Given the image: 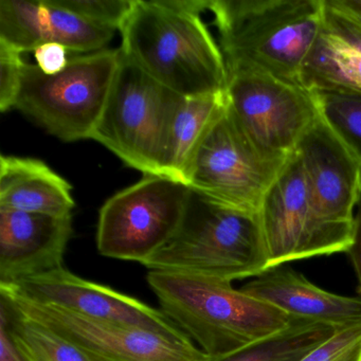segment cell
Instances as JSON below:
<instances>
[{
    "label": "cell",
    "mask_w": 361,
    "mask_h": 361,
    "mask_svg": "<svg viewBox=\"0 0 361 361\" xmlns=\"http://www.w3.org/2000/svg\"><path fill=\"white\" fill-rule=\"evenodd\" d=\"M208 0H135L120 29V50L166 90L183 97L225 94V59L200 16Z\"/></svg>",
    "instance_id": "1"
},
{
    "label": "cell",
    "mask_w": 361,
    "mask_h": 361,
    "mask_svg": "<svg viewBox=\"0 0 361 361\" xmlns=\"http://www.w3.org/2000/svg\"><path fill=\"white\" fill-rule=\"evenodd\" d=\"M227 71H261L299 84L320 35L324 0H208Z\"/></svg>",
    "instance_id": "2"
},
{
    "label": "cell",
    "mask_w": 361,
    "mask_h": 361,
    "mask_svg": "<svg viewBox=\"0 0 361 361\" xmlns=\"http://www.w3.org/2000/svg\"><path fill=\"white\" fill-rule=\"evenodd\" d=\"M147 281L162 312L213 359L265 339L293 319L228 281L157 270Z\"/></svg>",
    "instance_id": "3"
},
{
    "label": "cell",
    "mask_w": 361,
    "mask_h": 361,
    "mask_svg": "<svg viewBox=\"0 0 361 361\" xmlns=\"http://www.w3.org/2000/svg\"><path fill=\"white\" fill-rule=\"evenodd\" d=\"M143 266L231 283L257 278L269 269L259 212L221 204L190 188L178 230Z\"/></svg>",
    "instance_id": "4"
},
{
    "label": "cell",
    "mask_w": 361,
    "mask_h": 361,
    "mask_svg": "<svg viewBox=\"0 0 361 361\" xmlns=\"http://www.w3.org/2000/svg\"><path fill=\"white\" fill-rule=\"evenodd\" d=\"M120 60V48L79 54L52 75L27 63L14 109L65 142L92 139Z\"/></svg>",
    "instance_id": "5"
},
{
    "label": "cell",
    "mask_w": 361,
    "mask_h": 361,
    "mask_svg": "<svg viewBox=\"0 0 361 361\" xmlns=\"http://www.w3.org/2000/svg\"><path fill=\"white\" fill-rule=\"evenodd\" d=\"M121 51V50H120ZM177 94L122 54L92 140L145 176L160 174L171 109Z\"/></svg>",
    "instance_id": "6"
},
{
    "label": "cell",
    "mask_w": 361,
    "mask_h": 361,
    "mask_svg": "<svg viewBox=\"0 0 361 361\" xmlns=\"http://www.w3.org/2000/svg\"><path fill=\"white\" fill-rule=\"evenodd\" d=\"M190 187L149 175L109 197L99 212L97 247L103 257L145 264L183 221Z\"/></svg>",
    "instance_id": "7"
},
{
    "label": "cell",
    "mask_w": 361,
    "mask_h": 361,
    "mask_svg": "<svg viewBox=\"0 0 361 361\" xmlns=\"http://www.w3.org/2000/svg\"><path fill=\"white\" fill-rule=\"evenodd\" d=\"M287 159L261 151L245 134L227 103L196 151L187 185L215 202L259 212L265 194Z\"/></svg>",
    "instance_id": "8"
},
{
    "label": "cell",
    "mask_w": 361,
    "mask_h": 361,
    "mask_svg": "<svg viewBox=\"0 0 361 361\" xmlns=\"http://www.w3.org/2000/svg\"><path fill=\"white\" fill-rule=\"evenodd\" d=\"M270 268L288 262L346 252L353 223L323 216L312 202L295 152L289 156L259 209Z\"/></svg>",
    "instance_id": "9"
},
{
    "label": "cell",
    "mask_w": 361,
    "mask_h": 361,
    "mask_svg": "<svg viewBox=\"0 0 361 361\" xmlns=\"http://www.w3.org/2000/svg\"><path fill=\"white\" fill-rule=\"evenodd\" d=\"M228 107L261 151L287 158L320 118L314 94L261 71H229Z\"/></svg>",
    "instance_id": "10"
},
{
    "label": "cell",
    "mask_w": 361,
    "mask_h": 361,
    "mask_svg": "<svg viewBox=\"0 0 361 361\" xmlns=\"http://www.w3.org/2000/svg\"><path fill=\"white\" fill-rule=\"evenodd\" d=\"M8 305L30 320L66 338L90 361H213L193 341L140 327L86 318L0 289Z\"/></svg>",
    "instance_id": "11"
},
{
    "label": "cell",
    "mask_w": 361,
    "mask_h": 361,
    "mask_svg": "<svg viewBox=\"0 0 361 361\" xmlns=\"http://www.w3.org/2000/svg\"><path fill=\"white\" fill-rule=\"evenodd\" d=\"M0 289L37 303L54 305L86 318L140 327L192 341L161 310L111 287L80 278L64 266L45 274L0 284Z\"/></svg>",
    "instance_id": "12"
},
{
    "label": "cell",
    "mask_w": 361,
    "mask_h": 361,
    "mask_svg": "<svg viewBox=\"0 0 361 361\" xmlns=\"http://www.w3.org/2000/svg\"><path fill=\"white\" fill-rule=\"evenodd\" d=\"M293 152L319 212L331 221L352 224L361 200V166L348 145L320 116Z\"/></svg>",
    "instance_id": "13"
},
{
    "label": "cell",
    "mask_w": 361,
    "mask_h": 361,
    "mask_svg": "<svg viewBox=\"0 0 361 361\" xmlns=\"http://www.w3.org/2000/svg\"><path fill=\"white\" fill-rule=\"evenodd\" d=\"M73 215L54 216L0 208V284L63 267Z\"/></svg>",
    "instance_id": "14"
},
{
    "label": "cell",
    "mask_w": 361,
    "mask_h": 361,
    "mask_svg": "<svg viewBox=\"0 0 361 361\" xmlns=\"http://www.w3.org/2000/svg\"><path fill=\"white\" fill-rule=\"evenodd\" d=\"M282 266L266 270L240 289L295 318L327 323L337 329L360 324L361 298L329 293L303 274Z\"/></svg>",
    "instance_id": "15"
},
{
    "label": "cell",
    "mask_w": 361,
    "mask_h": 361,
    "mask_svg": "<svg viewBox=\"0 0 361 361\" xmlns=\"http://www.w3.org/2000/svg\"><path fill=\"white\" fill-rule=\"evenodd\" d=\"M71 183L42 160L0 157V208L54 216L73 215Z\"/></svg>",
    "instance_id": "16"
},
{
    "label": "cell",
    "mask_w": 361,
    "mask_h": 361,
    "mask_svg": "<svg viewBox=\"0 0 361 361\" xmlns=\"http://www.w3.org/2000/svg\"><path fill=\"white\" fill-rule=\"evenodd\" d=\"M227 103L226 92L202 97L177 94L166 128L160 166L161 176L187 185L196 151Z\"/></svg>",
    "instance_id": "17"
},
{
    "label": "cell",
    "mask_w": 361,
    "mask_h": 361,
    "mask_svg": "<svg viewBox=\"0 0 361 361\" xmlns=\"http://www.w3.org/2000/svg\"><path fill=\"white\" fill-rule=\"evenodd\" d=\"M300 82L310 92H339L361 96V54L336 41L323 29L310 50Z\"/></svg>",
    "instance_id": "18"
},
{
    "label": "cell",
    "mask_w": 361,
    "mask_h": 361,
    "mask_svg": "<svg viewBox=\"0 0 361 361\" xmlns=\"http://www.w3.org/2000/svg\"><path fill=\"white\" fill-rule=\"evenodd\" d=\"M339 329L327 323L293 317L282 331L213 361H299Z\"/></svg>",
    "instance_id": "19"
},
{
    "label": "cell",
    "mask_w": 361,
    "mask_h": 361,
    "mask_svg": "<svg viewBox=\"0 0 361 361\" xmlns=\"http://www.w3.org/2000/svg\"><path fill=\"white\" fill-rule=\"evenodd\" d=\"M0 325L24 361H90L73 342L0 301Z\"/></svg>",
    "instance_id": "20"
},
{
    "label": "cell",
    "mask_w": 361,
    "mask_h": 361,
    "mask_svg": "<svg viewBox=\"0 0 361 361\" xmlns=\"http://www.w3.org/2000/svg\"><path fill=\"white\" fill-rule=\"evenodd\" d=\"M0 42L20 54L49 43L48 8L44 0H0Z\"/></svg>",
    "instance_id": "21"
},
{
    "label": "cell",
    "mask_w": 361,
    "mask_h": 361,
    "mask_svg": "<svg viewBox=\"0 0 361 361\" xmlns=\"http://www.w3.org/2000/svg\"><path fill=\"white\" fill-rule=\"evenodd\" d=\"M44 3L48 8L49 43L60 44L71 54L79 56L106 49L115 35V30L92 24L73 12L56 7L50 0Z\"/></svg>",
    "instance_id": "22"
},
{
    "label": "cell",
    "mask_w": 361,
    "mask_h": 361,
    "mask_svg": "<svg viewBox=\"0 0 361 361\" xmlns=\"http://www.w3.org/2000/svg\"><path fill=\"white\" fill-rule=\"evenodd\" d=\"M322 119L356 156L361 166V96L339 92H312Z\"/></svg>",
    "instance_id": "23"
},
{
    "label": "cell",
    "mask_w": 361,
    "mask_h": 361,
    "mask_svg": "<svg viewBox=\"0 0 361 361\" xmlns=\"http://www.w3.org/2000/svg\"><path fill=\"white\" fill-rule=\"evenodd\" d=\"M102 28L120 31L132 12L135 0H50Z\"/></svg>",
    "instance_id": "24"
},
{
    "label": "cell",
    "mask_w": 361,
    "mask_h": 361,
    "mask_svg": "<svg viewBox=\"0 0 361 361\" xmlns=\"http://www.w3.org/2000/svg\"><path fill=\"white\" fill-rule=\"evenodd\" d=\"M299 361H361V323L336 331Z\"/></svg>",
    "instance_id": "25"
},
{
    "label": "cell",
    "mask_w": 361,
    "mask_h": 361,
    "mask_svg": "<svg viewBox=\"0 0 361 361\" xmlns=\"http://www.w3.org/2000/svg\"><path fill=\"white\" fill-rule=\"evenodd\" d=\"M27 63L18 50L0 42V111L16 107Z\"/></svg>",
    "instance_id": "26"
},
{
    "label": "cell",
    "mask_w": 361,
    "mask_h": 361,
    "mask_svg": "<svg viewBox=\"0 0 361 361\" xmlns=\"http://www.w3.org/2000/svg\"><path fill=\"white\" fill-rule=\"evenodd\" d=\"M68 50L56 43H46L33 51L37 66L46 75H56L66 68L71 58Z\"/></svg>",
    "instance_id": "27"
},
{
    "label": "cell",
    "mask_w": 361,
    "mask_h": 361,
    "mask_svg": "<svg viewBox=\"0 0 361 361\" xmlns=\"http://www.w3.org/2000/svg\"><path fill=\"white\" fill-rule=\"evenodd\" d=\"M346 253L354 266L358 280V291L361 293V200L357 206V211L353 219L352 243Z\"/></svg>",
    "instance_id": "28"
},
{
    "label": "cell",
    "mask_w": 361,
    "mask_h": 361,
    "mask_svg": "<svg viewBox=\"0 0 361 361\" xmlns=\"http://www.w3.org/2000/svg\"><path fill=\"white\" fill-rule=\"evenodd\" d=\"M327 5L343 13L361 26V0H325Z\"/></svg>",
    "instance_id": "29"
},
{
    "label": "cell",
    "mask_w": 361,
    "mask_h": 361,
    "mask_svg": "<svg viewBox=\"0 0 361 361\" xmlns=\"http://www.w3.org/2000/svg\"><path fill=\"white\" fill-rule=\"evenodd\" d=\"M0 361H24L16 352L5 327L0 325Z\"/></svg>",
    "instance_id": "30"
}]
</instances>
